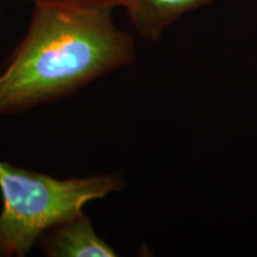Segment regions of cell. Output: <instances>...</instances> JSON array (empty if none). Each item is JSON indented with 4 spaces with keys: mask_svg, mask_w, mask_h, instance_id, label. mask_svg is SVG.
<instances>
[{
    "mask_svg": "<svg viewBox=\"0 0 257 257\" xmlns=\"http://www.w3.org/2000/svg\"><path fill=\"white\" fill-rule=\"evenodd\" d=\"M212 0H111L114 8L126 10L138 34L157 41L167 27L187 11L208 4Z\"/></svg>",
    "mask_w": 257,
    "mask_h": 257,
    "instance_id": "obj_4",
    "label": "cell"
},
{
    "mask_svg": "<svg viewBox=\"0 0 257 257\" xmlns=\"http://www.w3.org/2000/svg\"><path fill=\"white\" fill-rule=\"evenodd\" d=\"M37 244L48 257L117 256L114 249L98 236L83 211L44 231Z\"/></svg>",
    "mask_w": 257,
    "mask_h": 257,
    "instance_id": "obj_3",
    "label": "cell"
},
{
    "mask_svg": "<svg viewBox=\"0 0 257 257\" xmlns=\"http://www.w3.org/2000/svg\"><path fill=\"white\" fill-rule=\"evenodd\" d=\"M0 256H2V253H0Z\"/></svg>",
    "mask_w": 257,
    "mask_h": 257,
    "instance_id": "obj_5",
    "label": "cell"
},
{
    "mask_svg": "<svg viewBox=\"0 0 257 257\" xmlns=\"http://www.w3.org/2000/svg\"><path fill=\"white\" fill-rule=\"evenodd\" d=\"M28 31L0 69V115L59 101L135 61L111 0H34Z\"/></svg>",
    "mask_w": 257,
    "mask_h": 257,
    "instance_id": "obj_1",
    "label": "cell"
},
{
    "mask_svg": "<svg viewBox=\"0 0 257 257\" xmlns=\"http://www.w3.org/2000/svg\"><path fill=\"white\" fill-rule=\"evenodd\" d=\"M120 174L57 179L0 160V253L23 257L41 234L125 187Z\"/></svg>",
    "mask_w": 257,
    "mask_h": 257,
    "instance_id": "obj_2",
    "label": "cell"
}]
</instances>
